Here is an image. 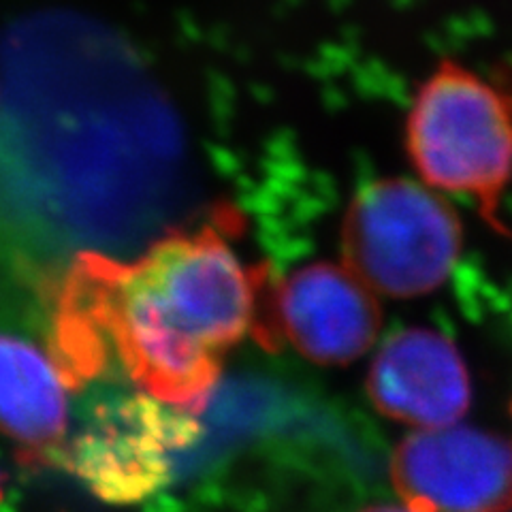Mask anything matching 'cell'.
<instances>
[{
    "instance_id": "6da1fadb",
    "label": "cell",
    "mask_w": 512,
    "mask_h": 512,
    "mask_svg": "<svg viewBox=\"0 0 512 512\" xmlns=\"http://www.w3.org/2000/svg\"><path fill=\"white\" fill-rule=\"evenodd\" d=\"M235 216L171 231L131 261L84 254L64 278L52 355L71 387L116 359L141 393L199 412L244 335L265 346L269 265L233 246Z\"/></svg>"
},
{
    "instance_id": "7a4b0ae2",
    "label": "cell",
    "mask_w": 512,
    "mask_h": 512,
    "mask_svg": "<svg viewBox=\"0 0 512 512\" xmlns=\"http://www.w3.org/2000/svg\"><path fill=\"white\" fill-rule=\"evenodd\" d=\"M410 165L429 188L470 201L493 231L512 184V96L455 60L416 88L404 124Z\"/></svg>"
},
{
    "instance_id": "3957f363",
    "label": "cell",
    "mask_w": 512,
    "mask_h": 512,
    "mask_svg": "<svg viewBox=\"0 0 512 512\" xmlns=\"http://www.w3.org/2000/svg\"><path fill=\"white\" fill-rule=\"evenodd\" d=\"M463 224L442 192L421 180L380 178L352 195L342 218V259L378 295L434 293L453 274Z\"/></svg>"
},
{
    "instance_id": "277c9868",
    "label": "cell",
    "mask_w": 512,
    "mask_h": 512,
    "mask_svg": "<svg viewBox=\"0 0 512 512\" xmlns=\"http://www.w3.org/2000/svg\"><path fill=\"white\" fill-rule=\"evenodd\" d=\"M182 408L152 395H116L96 406L67 451L71 470L107 502L150 498L171 478L173 455L197 436Z\"/></svg>"
},
{
    "instance_id": "5b68a950",
    "label": "cell",
    "mask_w": 512,
    "mask_h": 512,
    "mask_svg": "<svg viewBox=\"0 0 512 512\" xmlns=\"http://www.w3.org/2000/svg\"><path fill=\"white\" fill-rule=\"evenodd\" d=\"M391 478L412 512H508L512 444L472 427L421 431L395 448Z\"/></svg>"
},
{
    "instance_id": "8992f818",
    "label": "cell",
    "mask_w": 512,
    "mask_h": 512,
    "mask_svg": "<svg viewBox=\"0 0 512 512\" xmlns=\"http://www.w3.org/2000/svg\"><path fill=\"white\" fill-rule=\"evenodd\" d=\"M276 338L325 365L359 359L374 344L382 314L374 291L342 263L303 265L269 288Z\"/></svg>"
},
{
    "instance_id": "52a82bcc",
    "label": "cell",
    "mask_w": 512,
    "mask_h": 512,
    "mask_svg": "<svg viewBox=\"0 0 512 512\" xmlns=\"http://www.w3.org/2000/svg\"><path fill=\"white\" fill-rule=\"evenodd\" d=\"M367 393L389 419L414 427H444L472 402L466 361L431 329H406L387 340L370 367Z\"/></svg>"
},
{
    "instance_id": "ba28073f",
    "label": "cell",
    "mask_w": 512,
    "mask_h": 512,
    "mask_svg": "<svg viewBox=\"0 0 512 512\" xmlns=\"http://www.w3.org/2000/svg\"><path fill=\"white\" fill-rule=\"evenodd\" d=\"M69 387L52 350L0 331V431L26 453L45 457L62 446Z\"/></svg>"
},
{
    "instance_id": "9c48e42d",
    "label": "cell",
    "mask_w": 512,
    "mask_h": 512,
    "mask_svg": "<svg viewBox=\"0 0 512 512\" xmlns=\"http://www.w3.org/2000/svg\"><path fill=\"white\" fill-rule=\"evenodd\" d=\"M363 512H412V510L410 508L404 510V508H397V506H372V508H367Z\"/></svg>"
},
{
    "instance_id": "30bf717a",
    "label": "cell",
    "mask_w": 512,
    "mask_h": 512,
    "mask_svg": "<svg viewBox=\"0 0 512 512\" xmlns=\"http://www.w3.org/2000/svg\"><path fill=\"white\" fill-rule=\"evenodd\" d=\"M5 498V485H3V476H0V504H3Z\"/></svg>"
}]
</instances>
